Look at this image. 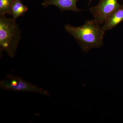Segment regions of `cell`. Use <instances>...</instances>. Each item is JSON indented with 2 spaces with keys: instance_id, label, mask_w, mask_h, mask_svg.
<instances>
[{
  "instance_id": "ba28073f",
  "label": "cell",
  "mask_w": 123,
  "mask_h": 123,
  "mask_svg": "<svg viewBox=\"0 0 123 123\" xmlns=\"http://www.w3.org/2000/svg\"><path fill=\"white\" fill-rule=\"evenodd\" d=\"M13 0H0V15H11V7Z\"/></svg>"
},
{
  "instance_id": "9c48e42d",
  "label": "cell",
  "mask_w": 123,
  "mask_h": 123,
  "mask_svg": "<svg viewBox=\"0 0 123 123\" xmlns=\"http://www.w3.org/2000/svg\"><path fill=\"white\" fill-rule=\"evenodd\" d=\"M94 0H89V5H90V4Z\"/></svg>"
},
{
  "instance_id": "52a82bcc",
  "label": "cell",
  "mask_w": 123,
  "mask_h": 123,
  "mask_svg": "<svg viewBox=\"0 0 123 123\" xmlns=\"http://www.w3.org/2000/svg\"><path fill=\"white\" fill-rule=\"evenodd\" d=\"M29 9L23 3L21 0H13L11 7L12 18L16 20L19 17L24 15Z\"/></svg>"
},
{
  "instance_id": "5b68a950",
  "label": "cell",
  "mask_w": 123,
  "mask_h": 123,
  "mask_svg": "<svg viewBox=\"0 0 123 123\" xmlns=\"http://www.w3.org/2000/svg\"><path fill=\"white\" fill-rule=\"evenodd\" d=\"M78 0H44L42 5L44 7L54 5L58 7L62 12L65 11H72L80 12L81 11L78 8L77 3Z\"/></svg>"
},
{
  "instance_id": "8992f818",
  "label": "cell",
  "mask_w": 123,
  "mask_h": 123,
  "mask_svg": "<svg viewBox=\"0 0 123 123\" xmlns=\"http://www.w3.org/2000/svg\"><path fill=\"white\" fill-rule=\"evenodd\" d=\"M123 21V5H120L108 18L103 26L105 31L112 30Z\"/></svg>"
},
{
  "instance_id": "3957f363",
  "label": "cell",
  "mask_w": 123,
  "mask_h": 123,
  "mask_svg": "<svg viewBox=\"0 0 123 123\" xmlns=\"http://www.w3.org/2000/svg\"><path fill=\"white\" fill-rule=\"evenodd\" d=\"M0 87L2 89L8 91L36 92L46 96L50 95L47 90L27 81L18 76L10 74H8L0 80Z\"/></svg>"
},
{
  "instance_id": "6da1fadb",
  "label": "cell",
  "mask_w": 123,
  "mask_h": 123,
  "mask_svg": "<svg viewBox=\"0 0 123 123\" xmlns=\"http://www.w3.org/2000/svg\"><path fill=\"white\" fill-rule=\"evenodd\" d=\"M64 27L66 32L76 40L82 50L85 53L103 46L105 31L103 26L94 19L86 20L81 26L75 27L67 24Z\"/></svg>"
},
{
  "instance_id": "277c9868",
  "label": "cell",
  "mask_w": 123,
  "mask_h": 123,
  "mask_svg": "<svg viewBox=\"0 0 123 123\" xmlns=\"http://www.w3.org/2000/svg\"><path fill=\"white\" fill-rule=\"evenodd\" d=\"M120 6L118 0H100L97 5L91 7L89 11L94 20L102 25Z\"/></svg>"
},
{
  "instance_id": "7a4b0ae2",
  "label": "cell",
  "mask_w": 123,
  "mask_h": 123,
  "mask_svg": "<svg viewBox=\"0 0 123 123\" xmlns=\"http://www.w3.org/2000/svg\"><path fill=\"white\" fill-rule=\"evenodd\" d=\"M21 31L16 20L0 15V51L9 56H15L21 38Z\"/></svg>"
}]
</instances>
